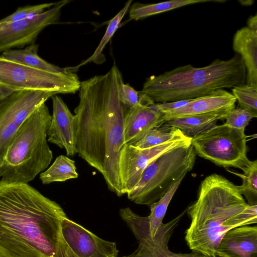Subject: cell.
<instances>
[{
  "label": "cell",
  "instance_id": "52a82bcc",
  "mask_svg": "<svg viewBox=\"0 0 257 257\" xmlns=\"http://www.w3.org/2000/svg\"><path fill=\"white\" fill-rule=\"evenodd\" d=\"M52 73L13 62L0 56V97L19 90L35 89L75 93L80 81L75 72Z\"/></svg>",
  "mask_w": 257,
  "mask_h": 257
},
{
  "label": "cell",
  "instance_id": "30bf717a",
  "mask_svg": "<svg viewBox=\"0 0 257 257\" xmlns=\"http://www.w3.org/2000/svg\"><path fill=\"white\" fill-rule=\"evenodd\" d=\"M187 210V208L171 220L163 223L155 236L152 237L147 216H141L129 207L121 209L120 216L131 229L139 242V246L134 252L121 257H209L193 251L186 253H175L171 251L168 247L169 240Z\"/></svg>",
  "mask_w": 257,
  "mask_h": 257
},
{
  "label": "cell",
  "instance_id": "d4e9b609",
  "mask_svg": "<svg viewBox=\"0 0 257 257\" xmlns=\"http://www.w3.org/2000/svg\"><path fill=\"white\" fill-rule=\"evenodd\" d=\"M227 171L242 179V184L238 188L241 194L245 196L247 203L250 206L257 205V160L249 161L242 170L243 173Z\"/></svg>",
  "mask_w": 257,
  "mask_h": 257
},
{
  "label": "cell",
  "instance_id": "4dcf8cb0",
  "mask_svg": "<svg viewBox=\"0 0 257 257\" xmlns=\"http://www.w3.org/2000/svg\"><path fill=\"white\" fill-rule=\"evenodd\" d=\"M192 99L174 102L156 103L155 106L156 109L159 110L171 109L181 107L188 103Z\"/></svg>",
  "mask_w": 257,
  "mask_h": 257
},
{
  "label": "cell",
  "instance_id": "6da1fadb",
  "mask_svg": "<svg viewBox=\"0 0 257 257\" xmlns=\"http://www.w3.org/2000/svg\"><path fill=\"white\" fill-rule=\"evenodd\" d=\"M122 75L114 64L106 74L80 82L74 109L79 156L103 176L108 190L123 195L118 170L124 145L123 124L128 108L119 99Z\"/></svg>",
  "mask_w": 257,
  "mask_h": 257
},
{
  "label": "cell",
  "instance_id": "f1b7e54d",
  "mask_svg": "<svg viewBox=\"0 0 257 257\" xmlns=\"http://www.w3.org/2000/svg\"><path fill=\"white\" fill-rule=\"evenodd\" d=\"M254 116L249 111L240 107L232 109L228 114L224 123L225 125L236 129H245Z\"/></svg>",
  "mask_w": 257,
  "mask_h": 257
},
{
  "label": "cell",
  "instance_id": "f546056e",
  "mask_svg": "<svg viewBox=\"0 0 257 257\" xmlns=\"http://www.w3.org/2000/svg\"><path fill=\"white\" fill-rule=\"evenodd\" d=\"M119 99L121 103L130 108L137 105L139 100V92L127 84L121 82L119 86Z\"/></svg>",
  "mask_w": 257,
  "mask_h": 257
},
{
  "label": "cell",
  "instance_id": "7c38bea8",
  "mask_svg": "<svg viewBox=\"0 0 257 257\" xmlns=\"http://www.w3.org/2000/svg\"><path fill=\"white\" fill-rule=\"evenodd\" d=\"M68 2H57L52 8L33 18L0 24V53L34 44L44 28L58 22L61 9Z\"/></svg>",
  "mask_w": 257,
  "mask_h": 257
},
{
  "label": "cell",
  "instance_id": "83f0119b",
  "mask_svg": "<svg viewBox=\"0 0 257 257\" xmlns=\"http://www.w3.org/2000/svg\"><path fill=\"white\" fill-rule=\"evenodd\" d=\"M56 3H44L19 7L12 14L1 19L0 24H7L33 18L45 12L46 9L55 6Z\"/></svg>",
  "mask_w": 257,
  "mask_h": 257
},
{
  "label": "cell",
  "instance_id": "5b68a950",
  "mask_svg": "<svg viewBox=\"0 0 257 257\" xmlns=\"http://www.w3.org/2000/svg\"><path fill=\"white\" fill-rule=\"evenodd\" d=\"M51 120V115L44 103L24 121L0 168L2 179L28 183L48 167L53 157L47 139Z\"/></svg>",
  "mask_w": 257,
  "mask_h": 257
},
{
  "label": "cell",
  "instance_id": "5bb4252c",
  "mask_svg": "<svg viewBox=\"0 0 257 257\" xmlns=\"http://www.w3.org/2000/svg\"><path fill=\"white\" fill-rule=\"evenodd\" d=\"M61 226L65 241L78 257H118L115 242L99 238L67 217Z\"/></svg>",
  "mask_w": 257,
  "mask_h": 257
},
{
  "label": "cell",
  "instance_id": "1f68e13d",
  "mask_svg": "<svg viewBox=\"0 0 257 257\" xmlns=\"http://www.w3.org/2000/svg\"><path fill=\"white\" fill-rule=\"evenodd\" d=\"M249 29L257 31V14L250 16L247 20V26Z\"/></svg>",
  "mask_w": 257,
  "mask_h": 257
},
{
  "label": "cell",
  "instance_id": "2e32d148",
  "mask_svg": "<svg viewBox=\"0 0 257 257\" xmlns=\"http://www.w3.org/2000/svg\"><path fill=\"white\" fill-rule=\"evenodd\" d=\"M52 99L53 113L47 141L64 149L67 156H74L77 154L75 116L60 97L54 95Z\"/></svg>",
  "mask_w": 257,
  "mask_h": 257
},
{
  "label": "cell",
  "instance_id": "d6986e66",
  "mask_svg": "<svg viewBox=\"0 0 257 257\" xmlns=\"http://www.w3.org/2000/svg\"><path fill=\"white\" fill-rule=\"evenodd\" d=\"M226 116L217 113L190 115L171 119L165 123L180 130L183 134L192 139L213 127L218 120Z\"/></svg>",
  "mask_w": 257,
  "mask_h": 257
},
{
  "label": "cell",
  "instance_id": "603a6c76",
  "mask_svg": "<svg viewBox=\"0 0 257 257\" xmlns=\"http://www.w3.org/2000/svg\"><path fill=\"white\" fill-rule=\"evenodd\" d=\"M132 2V0L128 1L124 7L109 22L105 33L92 55L86 60L82 61L79 65L75 67H69L71 70L75 72L78 68L87 63L93 62L96 64H101L105 61V58L102 54V51L118 28L120 22L126 13Z\"/></svg>",
  "mask_w": 257,
  "mask_h": 257
},
{
  "label": "cell",
  "instance_id": "ffe728a7",
  "mask_svg": "<svg viewBox=\"0 0 257 257\" xmlns=\"http://www.w3.org/2000/svg\"><path fill=\"white\" fill-rule=\"evenodd\" d=\"M38 45L34 43L24 49L5 51L2 56L13 62L49 72L65 73L69 70L68 67H59L43 59L38 55Z\"/></svg>",
  "mask_w": 257,
  "mask_h": 257
},
{
  "label": "cell",
  "instance_id": "ac0fdd59",
  "mask_svg": "<svg viewBox=\"0 0 257 257\" xmlns=\"http://www.w3.org/2000/svg\"><path fill=\"white\" fill-rule=\"evenodd\" d=\"M232 48L244 62L246 84L257 88V31L246 26L238 29L233 37Z\"/></svg>",
  "mask_w": 257,
  "mask_h": 257
},
{
  "label": "cell",
  "instance_id": "9c48e42d",
  "mask_svg": "<svg viewBox=\"0 0 257 257\" xmlns=\"http://www.w3.org/2000/svg\"><path fill=\"white\" fill-rule=\"evenodd\" d=\"M55 91L27 89L0 97V168L17 131L27 117Z\"/></svg>",
  "mask_w": 257,
  "mask_h": 257
},
{
  "label": "cell",
  "instance_id": "3957f363",
  "mask_svg": "<svg viewBox=\"0 0 257 257\" xmlns=\"http://www.w3.org/2000/svg\"><path fill=\"white\" fill-rule=\"evenodd\" d=\"M187 212L191 223L185 232L186 243L192 251L209 257H216L227 231L257 223V205H249L238 186L217 174L201 182L197 199Z\"/></svg>",
  "mask_w": 257,
  "mask_h": 257
},
{
  "label": "cell",
  "instance_id": "ba28073f",
  "mask_svg": "<svg viewBox=\"0 0 257 257\" xmlns=\"http://www.w3.org/2000/svg\"><path fill=\"white\" fill-rule=\"evenodd\" d=\"M245 129H236L224 124L216 125L191 139L196 155L216 165L242 170L249 162L247 157Z\"/></svg>",
  "mask_w": 257,
  "mask_h": 257
},
{
  "label": "cell",
  "instance_id": "8992f818",
  "mask_svg": "<svg viewBox=\"0 0 257 257\" xmlns=\"http://www.w3.org/2000/svg\"><path fill=\"white\" fill-rule=\"evenodd\" d=\"M196 156L191 144L163 153L145 169L139 182L126 194L128 199L150 207L193 168Z\"/></svg>",
  "mask_w": 257,
  "mask_h": 257
},
{
  "label": "cell",
  "instance_id": "277c9868",
  "mask_svg": "<svg viewBox=\"0 0 257 257\" xmlns=\"http://www.w3.org/2000/svg\"><path fill=\"white\" fill-rule=\"evenodd\" d=\"M246 68L237 53L227 60L216 59L209 65L176 67L146 79L140 91L155 103L197 98L213 91L246 83Z\"/></svg>",
  "mask_w": 257,
  "mask_h": 257
},
{
  "label": "cell",
  "instance_id": "484cf974",
  "mask_svg": "<svg viewBox=\"0 0 257 257\" xmlns=\"http://www.w3.org/2000/svg\"><path fill=\"white\" fill-rule=\"evenodd\" d=\"M184 136L178 128L164 123L159 127L152 129L143 139L134 146L139 149H145Z\"/></svg>",
  "mask_w": 257,
  "mask_h": 257
},
{
  "label": "cell",
  "instance_id": "44dd1931",
  "mask_svg": "<svg viewBox=\"0 0 257 257\" xmlns=\"http://www.w3.org/2000/svg\"><path fill=\"white\" fill-rule=\"evenodd\" d=\"M224 0H170L155 4L135 3L130 9L129 17L138 20L184 6L207 2H225Z\"/></svg>",
  "mask_w": 257,
  "mask_h": 257
},
{
  "label": "cell",
  "instance_id": "cb8c5ba5",
  "mask_svg": "<svg viewBox=\"0 0 257 257\" xmlns=\"http://www.w3.org/2000/svg\"><path fill=\"white\" fill-rule=\"evenodd\" d=\"M183 179L181 178L175 182L159 200L150 206L151 212L147 217L152 237L155 236L158 229L163 224L169 204Z\"/></svg>",
  "mask_w": 257,
  "mask_h": 257
},
{
  "label": "cell",
  "instance_id": "9a60e30c",
  "mask_svg": "<svg viewBox=\"0 0 257 257\" xmlns=\"http://www.w3.org/2000/svg\"><path fill=\"white\" fill-rule=\"evenodd\" d=\"M236 99L233 95L225 89H219L205 95L192 99L185 105L174 109L160 110L165 122L182 117L217 113L227 117L235 108Z\"/></svg>",
  "mask_w": 257,
  "mask_h": 257
},
{
  "label": "cell",
  "instance_id": "e0dca14e",
  "mask_svg": "<svg viewBox=\"0 0 257 257\" xmlns=\"http://www.w3.org/2000/svg\"><path fill=\"white\" fill-rule=\"evenodd\" d=\"M218 257H257V226L244 225L227 231L216 250Z\"/></svg>",
  "mask_w": 257,
  "mask_h": 257
},
{
  "label": "cell",
  "instance_id": "4fadbf2b",
  "mask_svg": "<svg viewBox=\"0 0 257 257\" xmlns=\"http://www.w3.org/2000/svg\"><path fill=\"white\" fill-rule=\"evenodd\" d=\"M155 103L147 95L139 92L138 104L128 108L124 115V145L134 146L152 129L165 122L162 112L156 109Z\"/></svg>",
  "mask_w": 257,
  "mask_h": 257
},
{
  "label": "cell",
  "instance_id": "d6a6232c",
  "mask_svg": "<svg viewBox=\"0 0 257 257\" xmlns=\"http://www.w3.org/2000/svg\"><path fill=\"white\" fill-rule=\"evenodd\" d=\"M0 257H2V256H0Z\"/></svg>",
  "mask_w": 257,
  "mask_h": 257
},
{
  "label": "cell",
  "instance_id": "4316f807",
  "mask_svg": "<svg viewBox=\"0 0 257 257\" xmlns=\"http://www.w3.org/2000/svg\"><path fill=\"white\" fill-rule=\"evenodd\" d=\"M231 91L240 108L249 111L256 117L257 88L245 83L234 86L231 88Z\"/></svg>",
  "mask_w": 257,
  "mask_h": 257
},
{
  "label": "cell",
  "instance_id": "7a4b0ae2",
  "mask_svg": "<svg viewBox=\"0 0 257 257\" xmlns=\"http://www.w3.org/2000/svg\"><path fill=\"white\" fill-rule=\"evenodd\" d=\"M61 206L28 183L0 180V256L78 257L65 241Z\"/></svg>",
  "mask_w": 257,
  "mask_h": 257
},
{
  "label": "cell",
  "instance_id": "8fae6325",
  "mask_svg": "<svg viewBox=\"0 0 257 257\" xmlns=\"http://www.w3.org/2000/svg\"><path fill=\"white\" fill-rule=\"evenodd\" d=\"M191 139L185 136L161 145L139 149L124 145L119 153L118 170L123 194H127L139 182L147 167L163 153L175 148L191 144Z\"/></svg>",
  "mask_w": 257,
  "mask_h": 257
},
{
  "label": "cell",
  "instance_id": "7402d4cb",
  "mask_svg": "<svg viewBox=\"0 0 257 257\" xmlns=\"http://www.w3.org/2000/svg\"><path fill=\"white\" fill-rule=\"evenodd\" d=\"M75 161L64 155L58 156L53 164L40 174L43 184L55 182H64L78 178Z\"/></svg>",
  "mask_w": 257,
  "mask_h": 257
}]
</instances>
